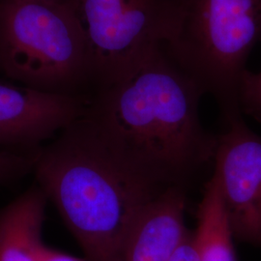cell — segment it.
<instances>
[{
  "mask_svg": "<svg viewBox=\"0 0 261 261\" xmlns=\"http://www.w3.org/2000/svg\"><path fill=\"white\" fill-rule=\"evenodd\" d=\"M43 1H49V2H56V3H66L67 0H43Z\"/></svg>",
  "mask_w": 261,
  "mask_h": 261,
  "instance_id": "obj_15",
  "label": "cell"
},
{
  "mask_svg": "<svg viewBox=\"0 0 261 261\" xmlns=\"http://www.w3.org/2000/svg\"><path fill=\"white\" fill-rule=\"evenodd\" d=\"M0 69L46 92L88 97L92 86L87 42L66 3L0 0Z\"/></svg>",
  "mask_w": 261,
  "mask_h": 261,
  "instance_id": "obj_4",
  "label": "cell"
},
{
  "mask_svg": "<svg viewBox=\"0 0 261 261\" xmlns=\"http://www.w3.org/2000/svg\"><path fill=\"white\" fill-rule=\"evenodd\" d=\"M33 169L87 261H121L135 221L167 189L130 168L85 114L38 151Z\"/></svg>",
  "mask_w": 261,
  "mask_h": 261,
  "instance_id": "obj_2",
  "label": "cell"
},
{
  "mask_svg": "<svg viewBox=\"0 0 261 261\" xmlns=\"http://www.w3.org/2000/svg\"><path fill=\"white\" fill-rule=\"evenodd\" d=\"M217 137L215 176L234 238L261 248V137L242 115L224 119Z\"/></svg>",
  "mask_w": 261,
  "mask_h": 261,
  "instance_id": "obj_6",
  "label": "cell"
},
{
  "mask_svg": "<svg viewBox=\"0 0 261 261\" xmlns=\"http://www.w3.org/2000/svg\"><path fill=\"white\" fill-rule=\"evenodd\" d=\"M204 92L159 47L136 70L94 93L85 116L134 170L182 187L214 161L217 137L198 114Z\"/></svg>",
  "mask_w": 261,
  "mask_h": 261,
  "instance_id": "obj_1",
  "label": "cell"
},
{
  "mask_svg": "<svg viewBox=\"0 0 261 261\" xmlns=\"http://www.w3.org/2000/svg\"><path fill=\"white\" fill-rule=\"evenodd\" d=\"M36 154L23 155L0 148V185L8 183L34 168Z\"/></svg>",
  "mask_w": 261,
  "mask_h": 261,
  "instance_id": "obj_12",
  "label": "cell"
},
{
  "mask_svg": "<svg viewBox=\"0 0 261 261\" xmlns=\"http://www.w3.org/2000/svg\"><path fill=\"white\" fill-rule=\"evenodd\" d=\"M47 196L33 187L0 210V261H41Z\"/></svg>",
  "mask_w": 261,
  "mask_h": 261,
  "instance_id": "obj_9",
  "label": "cell"
},
{
  "mask_svg": "<svg viewBox=\"0 0 261 261\" xmlns=\"http://www.w3.org/2000/svg\"><path fill=\"white\" fill-rule=\"evenodd\" d=\"M41 261H87L85 258L82 259L79 257L73 256L65 252H59L56 250H53L50 248L46 249L44 252L43 258Z\"/></svg>",
  "mask_w": 261,
  "mask_h": 261,
  "instance_id": "obj_14",
  "label": "cell"
},
{
  "mask_svg": "<svg viewBox=\"0 0 261 261\" xmlns=\"http://www.w3.org/2000/svg\"><path fill=\"white\" fill-rule=\"evenodd\" d=\"M239 105L242 113L261 123V71H245L239 88Z\"/></svg>",
  "mask_w": 261,
  "mask_h": 261,
  "instance_id": "obj_11",
  "label": "cell"
},
{
  "mask_svg": "<svg viewBox=\"0 0 261 261\" xmlns=\"http://www.w3.org/2000/svg\"><path fill=\"white\" fill-rule=\"evenodd\" d=\"M87 42L95 93L141 65L174 28L178 0H67Z\"/></svg>",
  "mask_w": 261,
  "mask_h": 261,
  "instance_id": "obj_5",
  "label": "cell"
},
{
  "mask_svg": "<svg viewBox=\"0 0 261 261\" xmlns=\"http://www.w3.org/2000/svg\"><path fill=\"white\" fill-rule=\"evenodd\" d=\"M168 261H199L194 232L189 230L185 238Z\"/></svg>",
  "mask_w": 261,
  "mask_h": 261,
  "instance_id": "obj_13",
  "label": "cell"
},
{
  "mask_svg": "<svg viewBox=\"0 0 261 261\" xmlns=\"http://www.w3.org/2000/svg\"><path fill=\"white\" fill-rule=\"evenodd\" d=\"M186 191L168 187L140 212L127 236L121 261H168L189 229Z\"/></svg>",
  "mask_w": 261,
  "mask_h": 261,
  "instance_id": "obj_8",
  "label": "cell"
},
{
  "mask_svg": "<svg viewBox=\"0 0 261 261\" xmlns=\"http://www.w3.org/2000/svg\"><path fill=\"white\" fill-rule=\"evenodd\" d=\"M197 218L194 233L199 261H236L233 233L214 174L206 184Z\"/></svg>",
  "mask_w": 261,
  "mask_h": 261,
  "instance_id": "obj_10",
  "label": "cell"
},
{
  "mask_svg": "<svg viewBox=\"0 0 261 261\" xmlns=\"http://www.w3.org/2000/svg\"><path fill=\"white\" fill-rule=\"evenodd\" d=\"M89 97L0 84V148H32L83 117Z\"/></svg>",
  "mask_w": 261,
  "mask_h": 261,
  "instance_id": "obj_7",
  "label": "cell"
},
{
  "mask_svg": "<svg viewBox=\"0 0 261 261\" xmlns=\"http://www.w3.org/2000/svg\"><path fill=\"white\" fill-rule=\"evenodd\" d=\"M261 43V0H178L176 20L164 47L223 118L242 115L239 88L253 47Z\"/></svg>",
  "mask_w": 261,
  "mask_h": 261,
  "instance_id": "obj_3",
  "label": "cell"
}]
</instances>
